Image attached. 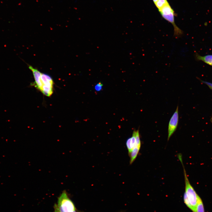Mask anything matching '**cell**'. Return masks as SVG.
Masks as SVG:
<instances>
[{"instance_id": "obj_1", "label": "cell", "mask_w": 212, "mask_h": 212, "mask_svg": "<svg viewBox=\"0 0 212 212\" xmlns=\"http://www.w3.org/2000/svg\"><path fill=\"white\" fill-rule=\"evenodd\" d=\"M29 69L32 72L34 82L33 85L44 95L50 96L53 92L54 82L49 75L41 73L37 69L29 65Z\"/></svg>"}, {"instance_id": "obj_2", "label": "cell", "mask_w": 212, "mask_h": 212, "mask_svg": "<svg viewBox=\"0 0 212 212\" xmlns=\"http://www.w3.org/2000/svg\"><path fill=\"white\" fill-rule=\"evenodd\" d=\"M179 159L182 165L185 183V192L188 199L191 204L193 212H196V206L198 198L199 196L197 193L194 188L191 184L187 176L186 173L183 163L182 156L180 154L178 155Z\"/></svg>"}, {"instance_id": "obj_3", "label": "cell", "mask_w": 212, "mask_h": 212, "mask_svg": "<svg viewBox=\"0 0 212 212\" xmlns=\"http://www.w3.org/2000/svg\"><path fill=\"white\" fill-rule=\"evenodd\" d=\"M55 212H73L76 210L73 203L66 191H64L58 198L57 203L54 206Z\"/></svg>"}, {"instance_id": "obj_4", "label": "cell", "mask_w": 212, "mask_h": 212, "mask_svg": "<svg viewBox=\"0 0 212 212\" xmlns=\"http://www.w3.org/2000/svg\"><path fill=\"white\" fill-rule=\"evenodd\" d=\"M158 10L163 18L173 25L174 28V36L176 37H178L182 35L183 32L175 24V14L169 3Z\"/></svg>"}, {"instance_id": "obj_5", "label": "cell", "mask_w": 212, "mask_h": 212, "mask_svg": "<svg viewBox=\"0 0 212 212\" xmlns=\"http://www.w3.org/2000/svg\"><path fill=\"white\" fill-rule=\"evenodd\" d=\"M179 119L178 106L172 116L169 122L168 128V140L176 130L178 125Z\"/></svg>"}, {"instance_id": "obj_6", "label": "cell", "mask_w": 212, "mask_h": 212, "mask_svg": "<svg viewBox=\"0 0 212 212\" xmlns=\"http://www.w3.org/2000/svg\"><path fill=\"white\" fill-rule=\"evenodd\" d=\"M195 57L197 61H202L210 66H212V55L208 54L202 56L196 52L195 54Z\"/></svg>"}, {"instance_id": "obj_7", "label": "cell", "mask_w": 212, "mask_h": 212, "mask_svg": "<svg viewBox=\"0 0 212 212\" xmlns=\"http://www.w3.org/2000/svg\"><path fill=\"white\" fill-rule=\"evenodd\" d=\"M140 148V146H135L133 150L129 154L130 158V164H132L136 158Z\"/></svg>"}, {"instance_id": "obj_8", "label": "cell", "mask_w": 212, "mask_h": 212, "mask_svg": "<svg viewBox=\"0 0 212 212\" xmlns=\"http://www.w3.org/2000/svg\"><path fill=\"white\" fill-rule=\"evenodd\" d=\"M197 212H205L204 207L203 201L199 196L198 198L196 206Z\"/></svg>"}, {"instance_id": "obj_9", "label": "cell", "mask_w": 212, "mask_h": 212, "mask_svg": "<svg viewBox=\"0 0 212 212\" xmlns=\"http://www.w3.org/2000/svg\"><path fill=\"white\" fill-rule=\"evenodd\" d=\"M168 3L167 0H158L154 4L158 10Z\"/></svg>"}, {"instance_id": "obj_10", "label": "cell", "mask_w": 212, "mask_h": 212, "mask_svg": "<svg viewBox=\"0 0 212 212\" xmlns=\"http://www.w3.org/2000/svg\"><path fill=\"white\" fill-rule=\"evenodd\" d=\"M126 143L129 154L132 150L131 145V138H129L127 140Z\"/></svg>"}, {"instance_id": "obj_11", "label": "cell", "mask_w": 212, "mask_h": 212, "mask_svg": "<svg viewBox=\"0 0 212 212\" xmlns=\"http://www.w3.org/2000/svg\"><path fill=\"white\" fill-rule=\"evenodd\" d=\"M184 201L186 206L192 211V206L189 202L186 194L184 193L183 196Z\"/></svg>"}, {"instance_id": "obj_12", "label": "cell", "mask_w": 212, "mask_h": 212, "mask_svg": "<svg viewBox=\"0 0 212 212\" xmlns=\"http://www.w3.org/2000/svg\"><path fill=\"white\" fill-rule=\"evenodd\" d=\"M103 84L101 82H99L97 84L95 87V90L97 91H99L102 89Z\"/></svg>"}, {"instance_id": "obj_13", "label": "cell", "mask_w": 212, "mask_h": 212, "mask_svg": "<svg viewBox=\"0 0 212 212\" xmlns=\"http://www.w3.org/2000/svg\"><path fill=\"white\" fill-rule=\"evenodd\" d=\"M199 80H200V81L201 82H202L203 83H204V84H206V85H207L208 87L212 90V83H211V82H208L204 81L202 80H201L199 79Z\"/></svg>"}, {"instance_id": "obj_14", "label": "cell", "mask_w": 212, "mask_h": 212, "mask_svg": "<svg viewBox=\"0 0 212 212\" xmlns=\"http://www.w3.org/2000/svg\"><path fill=\"white\" fill-rule=\"evenodd\" d=\"M211 121L212 122V116L211 119Z\"/></svg>"}, {"instance_id": "obj_15", "label": "cell", "mask_w": 212, "mask_h": 212, "mask_svg": "<svg viewBox=\"0 0 212 212\" xmlns=\"http://www.w3.org/2000/svg\"><path fill=\"white\" fill-rule=\"evenodd\" d=\"M77 212H84L81 211H77Z\"/></svg>"}, {"instance_id": "obj_16", "label": "cell", "mask_w": 212, "mask_h": 212, "mask_svg": "<svg viewBox=\"0 0 212 212\" xmlns=\"http://www.w3.org/2000/svg\"><path fill=\"white\" fill-rule=\"evenodd\" d=\"M73 212H77V211L76 210L74 211Z\"/></svg>"}]
</instances>
